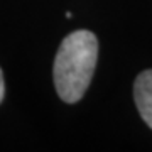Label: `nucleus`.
I'll use <instances>...</instances> for the list:
<instances>
[{
	"label": "nucleus",
	"mask_w": 152,
	"mask_h": 152,
	"mask_svg": "<svg viewBox=\"0 0 152 152\" xmlns=\"http://www.w3.org/2000/svg\"><path fill=\"white\" fill-rule=\"evenodd\" d=\"M134 98L142 120L152 129V69L137 76L134 83Z\"/></svg>",
	"instance_id": "obj_2"
},
{
	"label": "nucleus",
	"mask_w": 152,
	"mask_h": 152,
	"mask_svg": "<svg viewBox=\"0 0 152 152\" xmlns=\"http://www.w3.org/2000/svg\"><path fill=\"white\" fill-rule=\"evenodd\" d=\"M98 58V41L90 31H75L61 42L54 59V85L59 98L75 103L90 86Z\"/></svg>",
	"instance_id": "obj_1"
},
{
	"label": "nucleus",
	"mask_w": 152,
	"mask_h": 152,
	"mask_svg": "<svg viewBox=\"0 0 152 152\" xmlns=\"http://www.w3.org/2000/svg\"><path fill=\"white\" fill-rule=\"evenodd\" d=\"M4 95H5V83H4V75L0 69V102L4 100Z\"/></svg>",
	"instance_id": "obj_3"
}]
</instances>
